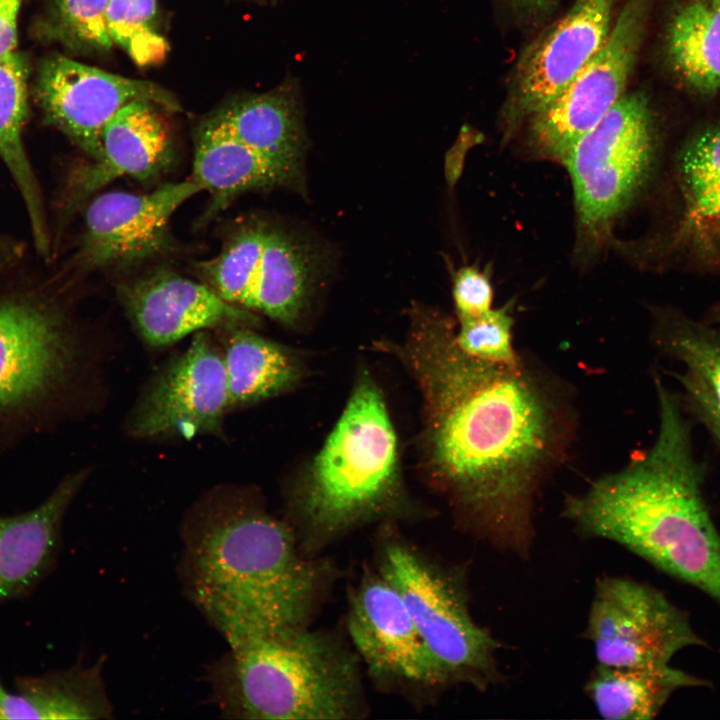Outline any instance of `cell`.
<instances>
[{"instance_id": "obj_32", "label": "cell", "mask_w": 720, "mask_h": 720, "mask_svg": "<svg viewBox=\"0 0 720 720\" xmlns=\"http://www.w3.org/2000/svg\"><path fill=\"white\" fill-rule=\"evenodd\" d=\"M682 174L688 197L720 177V122L686 149Z\"/></svg>"}, {"instance_id": "obj_18", "label": "cell", "mask_w": 720, "mask_h": 720, "mask_svg": "<svg viewBox=\"0 0 720 720\" xmlns=\"http://www.w3.org/2000/svg\"><path fill=\"white\" fill-rule=\"evenodd\" d=\"M156 103L133 101L118 110L101 134V156L81 168L69 184V201L79 203L121 177L146 181L171 161L172 141Z\"/></svg>"}, {"instance_id": "obj_11", "label": "cell", "mask_w": 720, "mask_h": 720, "mask_svg": "<svg viewBox=\"0 0 720 720\" xmlns=\"http://www.w3.org/2000/svg\"><path fill=\"white\" fill-rule=\"evenodd\" d=\"M229 409L223 354L201 331L147 384L128 432L144 439L216 435Z\"/></svg>"}, {"instance_id": "obj_34", "label": "cell", "mask_w": 720, "mask_h": 720, "mask_svg": "<svg viewBox=\"0 0 720 720\" xmlns=\"http://www.w3.org/2000/svg\"><path fill=\"white\" fill-rule=\"evenodd\" d=\"M678 378L690 406L720 444V404L702 383L688 373L680 374Z\"/></svg>"}, {"instance_id": "obj_30", "label": "cell", "mask_w": 720, "mask_h": 720, "mask_svg": "<svg viewBox=\"0 0 720 720\" xmlns=\"http://www.w3.org/2000/svg\"><path fill=\"white\" fill-rule=\"evenodd\" d=\"M664 346L720 404V332L680 323L666 332Z\"/></svg>"}, {"instance_id": "obj_4", "label": "cell", "mask_w": 720, "mask_h": 720, "mask_svg": "<svg viewBox=\"0 0 720 720\" xmlns=\"http://www.w3.org/2000/svg\"><path fill=\"white\" fill-rule=\"evenodd\" d=\"M226 642L229 650L209 670L224 716L344 720L365 712L358 659L327 633L306 627Z\"/></svg>"}, {"instance_id": "obj_28", "label": "cell", "mask_w": 720, "mask_h": 720, "mask_svg": "<svg viewBox=\"0 0 720 720\" xmlns=\"http://www.w3.org/2000/svg\"><path fill=\"white\" fill-rule=\"evenodd\" d=\"M155 15L156 0H109L107 6L111 39L142 67L160 64L169 50L166 39L153 27Z\"/></svg>"}, {"instance_id": "obj_39", "label": "cell", "mask_w": 720, "mask_h": 720, "mask_svg": "<svg viewBox=\"0 0 720 720\" xmlns=\"http://www.w3.org/2000/svg\"><path fill=\"white\" fill-rule=\"evenodd\" d=\"M716 320L720 323V307L718 308L716 312Z\"/></svg>"}, {"instance_id": "obj_5", "label": "cell", "mask_w": 720, "mask_h": 720, "mask_svg": "<svg viewBox=\"0 0 720 720\" xmlns=\"http://www.w3.org/2000/svg\"><path fill=\"white\" fill-rule=\"evenodd\" d=\"M402 499L395 431L376 384L361 376L294 494L293 529L314 554L356 528L398 514Z\"/></svg>"}, {"instance_id": "obj_8", "label": "cell", "mask_w": 720, "mask_h": 720, "mask_svg": "<svg viewBox=\"0 0 720 720\" xmlns=\"http://www.w3.org/2000/svg\"><path fill=\"white\" fill-rule=\"evenodd\" d=\"M653 149L647 97L625 93L562 161L575 194L578 231L585 244L608 235L616 216L646 176Z\"/></svg>"}, {"instance_id": "obj_12", "label": "cell", "mask_w": 720, "mask_h": 720, "mask_svg": "<svg viewBox=\"0 0 720 720\" xmlns=\"http://www.w3.org/2000/svg\"><path fill=\"white\" fill-rule=\"evenodd\" d=\"M616 0H575L519 57L503 119L509 131L555 99L605 43Z\"/></svg>"}, {"instance_id": "obj_38", "label": "cell", "mask_w": 720, "mask_h": 720, "mask_svg": "<svg viewBox=\"0 0 720 720\" xmlns=\"http://www.w3.org/2000/svg\"><path fill=\"white\" fill-rule=\"evenodd\" d=\"M517 6L533 13L547 10L554 0H512Z\"/></svg>"}, {"instance_id": "obj_10", "label": "cell", "mask_w": 720, "mask_h": 720, "mask_svg": "<svg viewBox=\"0 0 720 720\" xmlns=\"http://www.w3.org/2000/svg\"><path fill=\"white\" fill-rule=\"evenodd\" d=\"M585 638L597 663L612 667L669 664L683 648L706 645L662 592L616 576L596 583Z\"/></svg>"}, {"instance_id": "obj_23", "label": "cell", "mask_w": 720, "mask_h": 720, "mask_svg": "<svg viewBox=\"0 0 720 720\" xmlns=\"http://www.w3.org/2000/svg\"><path fill=\"white\" fill-rule=\"evenodd\" d=\"M707 685H710L707 680L669 664L638 667L597 664L585 691L604 719L650 720L677 690Z\"/></svg>"}, {"instance_id": "obj_2", "label": "cell", "mask_w": 720, "mask_h": 720, "mask_svg": "<svg viewBox=\"0 0 720 720\" xmlns=\"http://www.w3.org/2000/svg\"><path fill=\"white\" fill-rule=\"evenodd\" d=\"M180 539L183 591L225 641L309 627L332 576L291 525L240 498L201 504Z\"/></svg>"}, {"instance_id": "obj_35", "label": "cell", "mask_w": 720, "mask_h": 720, "mask_svg": "<svg viewBox=\"0 0 720 720\" xmlns=\"http://www.w3.org/2000/svg\"><path fill=\"white\" fill-rule=\"evenodd\" d=\"M718 213H720V177L688 197L687 224L691 227Z\"/></svg>"}, {"instance_id": "obj_1", "label": "cell", "mask_w": 720, "mask_h": 720, "mask_svg": "<svg viewBox=\"0 0 720 720\" xmlns=\"http://www.w3.org/2000/svg\"><path fill=\"white\" fill-rule=\"evenodd\" d=\"M396 352L423 397L432 478L468 530L526 557L536 496L568 446L567 403L522 360L505 365L463 352L442 318L416 319Z\"/></svg>"}, {"instance_id": "obj_21", "label": "cell", "mask_w": 720, "mask_h": 720, "mask_svg": "<svg viewBox=\"0 0 720 720\" xmlns=\"http://www.w3.org/2000/svg\"><path fill=\"white\" fill-rule=\"evenodd\" d=\"M318 274V255L308 243L267 224L246 309L292 324L306 304Z\"/></svg>"}, {"instance_id": "obj_3", "label": "cell", "mask_w": 720, "mask_h": 720, "mask_svg": "<svg viewBox=\"0 0 720 720\" xmlns=\"http://www.w3.org/2000/svg\"><path fill=\"white\" fill-rule=\"evenodd\" d=\"M659 430L622 470L569 496L563 516L582 535L617 543L720 605V534L702 493L688 423L658 380Z\"/></svg>"}, {"instance_id": "obj_31", "label": "cell", "mask_w": 720, "mask_h": 720, "mask_svg": "<svg viewBox=\"0 0 720 720\" xmlns=\"http://www.w3.org/2000/svg\"><path fill=\"white\" fill-rule=\"evenodd\" d=\"M514 319L508 306L460 321L455 333L458 347L466 354L492 363L516 365L521 362L512 341Z\"/></svg>"}, {"instance_id": "obj_27", "label": "cell", "mask_w": 720, "mask_h": 720, "mask_svg": "<svg viewBox=\"0 0 720 720\" xmlns=\"http://www.w3.org/2000/svg\"><path fill=\"white\" fill-rule=\"evenodd\" d=\"M267 223L253 222L235 232L215 257L199 270L225 301L246 309L260 260Z\"/></svg>"}, {"instance_id": "obj_15", "label": "cell", "mask_w": 720, "mask_h": 720, "mask_svg": "<svg viewBox=\"0 0 720 720\" xmlns=\"http://www.w3.org/2000/svg\"><path fill=\"white\" fill-rule=\"evenodd\" d=\"M347 629L358 659L375 680L408 688L445 687L401 596L378 571L352 592Z\"/></svg>"}, {"instance_id": "obj_37", "label": "cell", "mask_w": 720, "mask_h": 720, "mask_svg": "<svg viewBox=\"0 0 720 720\" xmlns=\"http://www.w3.org/2000/svg\"><path fill=\"white\" fill-rule=\"evenodd\" d=\"M691 228L703 237L720 238V213L699 221Z\"/></svg>"}, {"instance_id": "obj_7", "label": "cell", "mask_w": 720, "mask_h": 720, "mask_svg": "<svg viewBox=\"0 0 720 720\" xmlns=\"http://www.w3.org/2000/svg\"><path fill=\"white\" fill-rule=\"evenodd\" d=\"M378 572L401 596L445 687L483 691L500 680L499 643L473 620L454 575L400 540L384 543Z\"/></svg>"}, {"instance_id": "obj_17", "label": "cell", "mask_w": 720, "mask_h": 720, "mask_svg": "<svg viewBox=\"0 0 720 720\" xmlns=\"http://www.w3.org/2000/svg\"><path fill=\"white\" fill-rule=\"evenodd\" d=\"M88 473L68 474L28 511L0 515V605L30 594L55 568L64 517Z\"/></svg>"}, {"instance_id": "obj_14", "label": "cell", "mask_w": 720, "mask_h": 720, "mask_svg": "<svg viewBox=\"0 0 720 720\" xmlns=\"http://www.w3.org/2000/svg\"><path fill=\"white\" fill-rule=\"evenodd\" d=\"M35 96L47 123L92 161L101 156L105 124L128 103L145 100L169 110L177 108L173 98L152 82L108 73L61 55L41 63Z\"/></svg>"}, {"instance_id": "obj_19", "label": "cell", "mask_w": 720, "mask_h": 720, "mask_svg": "<svg viewBox=\"0 0 720 720\" xmlns=\"http://www.w3.org/2000/svg\"><path fill=\"white\" fill-rule=\"evenodd\" d=\"M191 177L212 197L207 219L242 193L295 184L300 172L245 145L210 117L195 134Z\"/></svg>"}, {"instance_id": "obj_40", "label": "cell", "mask_w": 720, "mask_h": 720, "mask_svg": "<svg viewBox=\"0 0 720 720\" xmlns=\"http://www.w3.org/2000/svg\"><path fill=\"white\" fill-rule=\"evenodd\" d=\"M714 1H718V2H720V0H714Z\"/></svg>"}, {"instance_id": "obj_26", "label": "cell", "mask_w": 720, "mask_h": 720, "mask_svg": "<svg viewBox=\"0 0 720 720\" xmlns=\"http://www.w3.org/2000/svg\"><path fill=\"white\" fill-rule=\"evenodd\" d=\"M673 71L701 94L720 91V2L692 0L673 14L665 36Z\"/></svg>"}, {"instance_id": "obj_29", "label": "cell", "mask_w": 720, "mask_h": 720, "mask_svg": "<svg viewBox=\"0 0 720 720\" xmlns=\"http://www.w3.org/2000/svg\"><path fill=\"white\" fill-rule=\"evenodd\" d=\"M109 0H52L42 33L72 47L109 50Z\"/></svg>"}, {"instance_id": "obj_13", "label": "cell", "mask_w": 720, "mask_h": 720, "mask_svg": "<svg viewBox=\"0 0 720 720\" xmlns=\"http://www.w3.org/2000/svg\"><path fill=\"white\" fill-rule=\"evenodd\" d=\"M200 192L203 188L190 177L148 193L99 194L85 211L81 263L91 270L127 267L170 252L173 214Z\"/></svg>"}, {"instance_id": "obj_25", "label": "cell", "mask_w": 720, "mask_h": 720, "mask_svg": "<svg viewBox=\"0 0 720 720\" xmlns=\"http://www.w3.org/2000/svg\"><path fill=\"white\" fill-rule=\"evenodd\" d=\"M249 328L226 329L222 354L230 409L273 397L299 377L296 359L287 349Z\"/></svg>"}, {"instance_id": "obj_36", "label": "cell", "mask_w": 720, "mask_h": 720, "mask_svg": "<svg viewBox=\"0 0 720 720\" xmlns=\"http://www.w3.org/2000/svg\"><path fill=\"white\" fill-rule=\"evenodd\" d=\"M22 0H0V56L16 51Z\"/></svg>"}, {"instance_id": "obj_9", "label": "cell", "mask_w": 720, "mask_h": 720, "mask_svg": "<svg viewBox=\"0 0 720 720\" xmlns=\"http://www.w3.org/2000/svg\"><path fill=\"white\" fill-rule=\"evenodd\" d=\"M653 0H626L596 55L548 105L528 119L537 152L564 160L575 143L625 94Z\"/></svg>"}, {"instance_id": "obj_22", "label": "cell", "mask_w": 720, "mask_h": 720, "mask_svg": "<svg viewBox=\"0 0 720 720\" xmlns=\"http://www.w3.org/2000/svg\"><path fill=\"white\" fill-rule=\"evenodd\" d=\"M27 57L18 51L0 56V159L13 177L24 201L33 239L43 256L49 254L43 200L22 140L28 110Z\"/></svg>"}, {"instance_id": "obj_33", "label": "cell", "mask_w": 720, "mask_h": 720, "mask_svg": "<svg viewBox=\"0 0 720 720\" xmlns=\"http://www.w3.org/2000/svg\"><path fill=\"white\" fill-rule=\"evenodd\" d=\"M453 298L460 321L481 316L491 310L493 288L487 270L465 266L457 271Z\"/></svg>"}, {"instance_id": "obj_20", "label": "cell", "mask_w": 720, "mask_h": 720, "mask_svg": "<svg viewBox=\"0 0 720 720\" xmlns=\"http://www.w3.org/2000/svg\"><path fill=\"white\" fill-rule=\"evenodd\" d=\"M14 688L0 679V719H109L113 713L102 663L17 676Z\"/></svg>"}, {"instance_id": "obj_16", "label": "cell", "mask_w": 720, "mask_h": 720, "mask_svg": "<svg viewBox=\"0 0 720 720\" xmlns=\"http://www.w3.org/2000/svg\"><path fill=\"white\" fill-rule=\"evenodd\" d=\"M120 301L143 341L164 347L209 328L252 327L259 318L210 286L158 270L119 287Z\"/></svg>"}, {"instance_id": "obj_24", "label": "cell", "mask_w": 720, "mask_h": 720, "mask_svg": "<svg viewBox=\"0 0 720 720\" xmlns=\"http://www.w3.org/2000/svg\"><path fill=\"white\" fill-rule=\"evenodd\" d=\"M212 118L245 145L301 172L303 129L295 97L288 91L239 100Z\"/></svg>"}, {"instance_id": "obj_6", "label": "cell", "mask_w": 720, "mask_h": 720, "mask_svg": "<svg viewBox=\"0 0 720 720\" xmlns=\"http://www.w3.org/2000/svg\"><path fill=\"white\" fill-rule=\"evenodd\" d=\"M78 355L77 337L58 305L38 296L0 299V441L50 424Z\"/></svg>"}]
</instances>
